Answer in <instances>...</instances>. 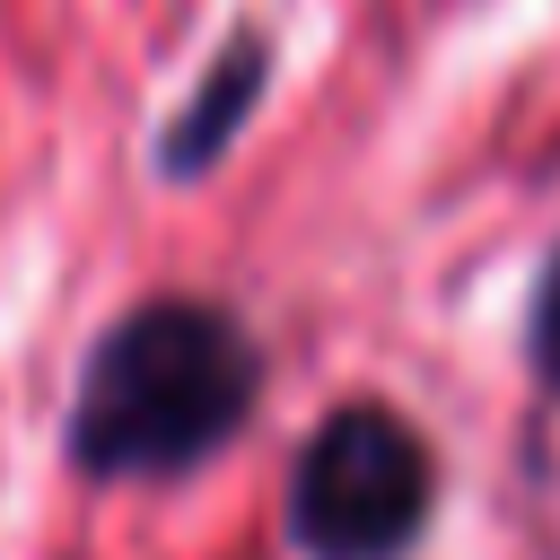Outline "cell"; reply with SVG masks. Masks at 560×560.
Here are the masks:
<instances>
[{
    "label": "cell",
    "mask_w": 560,
    "mask_h": 560,
    "mask_svg": "<svg viewBox=\"0 0 560 560\" xmlns=\"http://www.w3.org/2000/svg\"><path fill=\"white\" fill-rule=\"evenodd\" d=\"M271 394V341L210 289L114 306L61 402V464L88 490H175L245 446Z\"/></svg>",
    "instance_id": "obj_1"
},
{
    "label": "cell",
    "mask_w": 560,
    "mask_h": 560,
    "mask_svg": "<svg viewBox=\"0 0 560 560\" xmlns=\"http://www.w3.org/2000/svg\"><path fill=\"white\" fill-rule=\"evenodd\" d=\"M446 508V455L429 420L376 385L332 394L289 446L280 542L289 560H411Z\"/></svg>",
    "instance_id": "obj_2"
},
{
    "label": "cell",
    "mask_w": 560,
    "mask_h": 560,
    "mask_svg": "<svg viewBox=\"0 0 560 560\" xmlns=\"http://www.w3.org/2000/svg\"><path fill=\"white\" fill-rule=\"evenodd\" d=\"M271 79H280V44H271V26H262V18H236V26L210 44V61L192 70V88L158 114V131H149V175H158L166 192L210 184V175L228 166V149L254 131Z\"/></svg>",
    "instance_id": "obj_3"
},
{
    "label": "cell",
    "mask_w": 560,
    "mask_h": 560,
    "mask_svg": "<svg viewBox=\"0 0 560 560\" xmlns=\"http://www.w3.org/2000/svg\"><path fill=\"white\" fill-rule=\"evenodd\" d=\"M516 359L542 411H560V236L542 245L534 280H525V315H516Z\"/></svg>",
    "instance_id": "obj_4"
}]
</instances>
